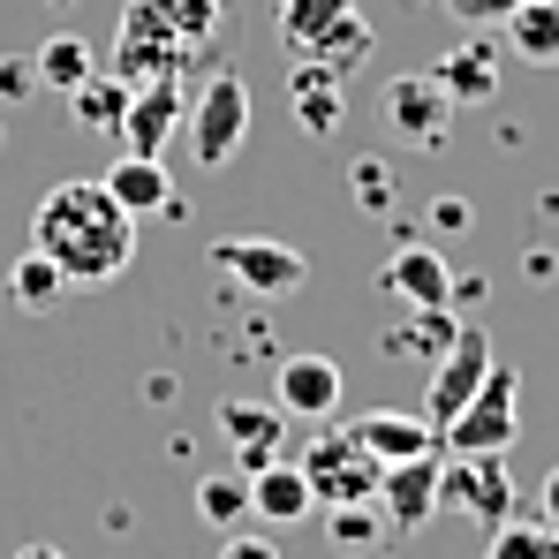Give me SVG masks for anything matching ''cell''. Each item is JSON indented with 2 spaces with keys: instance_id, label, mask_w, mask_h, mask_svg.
Wrapping results in <instances>:
<instances>
[{
  "instance_id": "1",
  "label": "cell",
  "mask_w": 559,
  "mask_h": 559,
  "mask_svg": "<svg viewBox=\"0 0 559 559\" xmlns=\"http://www.w3.org/2000/svg\"><path fill=\"white\" fill-rule=\"evenodd\" d=\"M31 250L53 258L69 287H106L136 265V219L106 182H53L31 212Z\"/></svg>"
},
{
  "instance_id": "2",
  "label": "cell",
  "mask_w": 559,
  "mask_h": 559,
  "mask_svg": "<svg viewBox=\"0 0 559 559\" xmlns=\"http://www.w3.org/2000/svg\"><path fill=\"white\" fill-rule=\"evenodd\" d=\"M219 23H227V0H129V8H121L114 76H121V84L182 76L189 53H212Z\"/></svg>"
},
{
  "instance_id": "3",
  "label": "cell",
  "mask_w": 559,
  "mask_h": 559,
  "mask_svg": "<svg viewBox=\"0 0 559 559\" xmlns=\"http://www.w3.org/2000/svg\"><path fill=\"white\" fill-rule=\"evenodd\" d=\"M280 46L295 61H325V69L348 76L356 61H371L378 31L364 23L356 0H280Z\"/></svg>"
},
{
  "instance_id": "4",
  "label": "cell",
  "mask_w": 559,
  "mask_h": 559,
  "mask_svg": "<svg viewBox=\"0 0 559 559\" xmlns=\"http://www.w3.org/2000/svg\"><path fill=\"white\" fill-rule=\"evenodd\" d=\"M522 431V371L514 364H491L484 385L468 393V408L439 431V454H507Z\"/></svg>"
},
{
  "instance_id": "5",
  "label": "cell",
  "mask_w": 559,
  "mask_h": 559,
  "mask_svg": "<svg viewBox=\"0 0 559 559\" xmlns=\"http://www.w3.org/2000/svg\"><path fill=\"white\" fill-rule=\"evenodd\" d=\"M189 152H197V167H227L235 152H242V136H250V84L235 76V69H212L204 76V92L189 98Z\"/></svg>"
},
{
  "instance_id": "6",
  "label": "cell",
  "mask_w": 559,
  "mask_h": 559,
  "mask_svg": "<svg viewBox=\"0 0 559 559\" xmlns=\"http://www.w3.org/2000/svg\"><path fill=\"white\" fill-rule=\"evenodd\" d=\"M439 514H462V522L499 530L514 514L507 454H439Z\"/></svg>"
},
{
  "instance_id": "7",
  "label": "cell",
  "mask_w": 559,
  "mask_h": 559,
  "mask_svg": "<svg viewBox=\"0 0 559 559\" xmlns=\"http://www.w3.org/2000/svg\"><path fill=\"white\" fill-rule=\"evenodd\" d=\"M295 468L310 476V499H318V507H364V499H378V476H385L348 431H318Z\"/></svg>"
},
{
  "instance_id": "8",
  "label": "cell",
  "mask_w": 559,
  "mask_h": 559,
  "mask_svg": "<svg viewBox=\"0 0 559 559\" xmlns=\"http://www.w3.org/2000/svg\"><path fill=\"white\" fill-rule=\"evenodd\" d=\"M212 265L235 280V287H250V295H295L310 280V258L295 242H273V235H219L212 242Z\"/></svg>"
},
{
  "instance_id": "9",
  "label": "cell",
  "mask_w": 559,
  "mask_h": 559,
  "mask_svg": "<svg viewBox=\"0 0 559 559\" xmlns=\"http://www.w3.org/2000/svg\"><path fill=\"white\" fill-rule=\"evenodd\" d=\"M491 364H499V356H491V341H484L476 325H462V333H454V348H447L439 364H424V424H431V431H447V424L468 408V393L484 385Z\"/></svg>"
},
{
  "instance_id": "10",
  "label": "cell",
  "mask_w": 559,
  "mask_h": 559,
  "mask_svg": "<svg viewBox=\"0 0 559 559\" xmlns=\"http://www.w3.org/2000/svg\"><path fill=\"white\" fill-rule=\"evenodd\" d=\"M385 129L408 144V152H439L447 129H454V98L431 84V69H408L385 84Z\"/></svg>"
},
{
  "instance_id": "11",
  "label": "cell",
  "mask_w": 559,
  "mask_h": 559,
  "mask_svg": "<svg viewBox=\"0 0 559 559\" xmlns=\"http://www.w3.org/2000/svg\"><path fill=\"white\" fill-rule=\"evenodd\" d=\"M189 98H182V76H159V84H129V114H121V144L136 159H159L167 136L182 129Z\"/></svg>"
},
{
  "instance_id": "12",
  "label": "cell",
  "mask_w": 559,
  "mask_h": 559,
  "mask_svg": "<svg viewBox=\"0 0 559 559\" xmlns=\"http://www.w3.org/2000/svg\"><path fill=\"white\" fill-rule=\"evenodd\" d=\"M378 287H385L401 310H447V302H454V265H447L439 250H424V242H401V250L385 258Z\"/></svg>"
},
{
  "instance_id": "13",
  "label": "cell",
  "mask_w": 559,
  "mask_h": 559,
  "mask_svg": "<svg viewBox=\"0 0 559 559\" xmlns=\"http://www.w3.org/2000/svg\"><path fill=\"white\" fill-rule=\"evenodd\" d=\"M378 514H385V530H424L431 514H439V454H416V462H393L378 476Z\"/></svg>"
},
{
  "instance_id": "14",
  "label": "cell",
  "mask_w": 559,
  "mask_h": 559,
  "mask_svg": "<svg viewBox=\"0 0 559 559\" xmlns=\"http://www.w3.org/2000/svg\"><path fill=\"white\" fill-rule=\"evenodd\" d=\"M98 182L114 189V204L129 212V219H182V197H175V175L159 167V159H136V152H121Z\"/></svg>"
},
{
  "instance_id": "15",
  "label": "cell",
  "mask_w": 559,
  "mask_h": 559,
  "mask_svg": "<svg viewBox=\"0 0 559 559\" xmlns=\"http://www.w3.org/2000/svg\"><path fill=\"white\" fill-rule=\"evenodd\" d=\"M348 439H356L378 468L416 462V454H439V431H431L424 416H408V408H371V416H356V424H348Z\"/></svg>"
},
{
  "instance_id": "16",
  "label": "cell",
  "mask_w": 559,
  "mask_h": 559,
  "mask_svg": "<svg viewBox=\"0 0 559 559\" xmlns=\"http://www.w3.org/2000/svg\"><path fill=\"white\" fill-rule=\"evenodd\" d=\"M219 431H227V447H235L242 476L265 468V462H280V447H287V416H280V401H273V408H265V401H219Z\"/></svg>"
},
{
  "instance_id": "17",
  "label": "cell",
  "mask_w": 559,
  "mask_h": 559,
  "mask_svg": "<svg viewBox=\"0 0 559 559\" xmlns=\"http://www.w3.org/2000/svg\"><path fill=\"white\" fill-rule=\"evenodd\" d=\"M333 408H341V364L333 356H287L280 364V416L325 424Z\"/></svg>"
},
{
  "instance_id": "18",
  "label": "cell",
  "mask_w": 559,
  "mask_h": 559,
  "mask_svg": "<svg viewBox=\"0 0 559 559\" xmlns=\"http://www.w3.org/2000/svg\"><path fill=\"white\" fill-rule=\"evenodd\" d=\"M348 76L341 69H325V61H295V76H287V106H295V121L310 129V136H333L341 129V114H348V92H341Z\"/></svg>"
},
{
  "instance_id": "19",
  "label": "cell",
  "mask_w": 559,
  "mask_h": 559,
  "mask_svg": "<svg viewBox=\"0 0 559 559\" xmlns=\"http://www.w3.org/2000/svg\"><path fill=\"white\" fill-rule=\"evenodd\" d=\"M250 514H258V522H273V530H287V522H310V514H318V499H310V476H302L295 462L250 468Z\"/></svg>"
},
{
  "instance_id": "20",
  "label": "cell",
  "mask_w": 559,
  "mask_h": 559,
  "mask_svg": "<svg viewBox=\"0 0 559 559\" xmlns=\"http://www.w3.org/2000/svg\"><path fill=\"white\" fill-rule=\"evenodd\" d=\"M431 84L454 98V106H484V98L499 92V61H491V38H476V31H468L454 53H439V61H431Z\"/></svg>"
},
{
  "instance_id": "21",
  "label": "cell",
  "mask_w": 559,
  "mask_h": 559,
  "mask_svg": "<svg viewBox=\"0 0 559 559\" xmlns=\"http://www.w3.org/2000/svg\"><path fill=\"white\" fill-rule=\"evenodd\" d=\"M507 46L530 61V69H559V0H522L507 15Z\"/></svg>"
},
{
  "instance_id": "22",
  "label": "cell",
  "mask_w": 559,
  "mask_h": 559,
  "mask_svg": "<svg viewBox=\"0 0 559 559\" xmlns=\"http://www.w3.org/2000/svg\"><path fill=\"white\" fill-rule=\"evenodd\" d=\"M31 69H38V84H53V92L69 98L84 76H98V53L76 38V31H61V38H46V46L31 53Z\"/></svg>"
},
{
  "instance_id": "23",
  "label": "cell",
  "mask_w": 559,
  "mask_h": 559,
  "mask_svg": "<svg viewBox=\"0 0 559 559\" xmlns=\"http://www.w3.org/2000/svg\"><path fill=\"white\" fill-rule=\"evenodd\" d=\"M61 295H69V280H61V265H53V258L23 250V258L8 265V302H15V310H53Z\"/></svg>"
},
{
  "instance_id": "24",
  "label": "cell",
  "mask_w": 559,
  "mask_h": 559,
  "mask_svg": "<svg viewBox=\"0 0 559 559\" xmlns=\"http://www.w3.org/2000/svg\"><path fill=\"white\" fill-rule=\"evenodd\" d=\"M484 559H559V530L545 522V514H507L499 530H491V545H484Z\"/></svg>"
},
{
  "instance_id": "25",
  "label": "cell",
  "mask_w": 559,
  "mask_h": 559,
  "mask_svg": "<svg viewBox=\"0 0 559 559\" xmlns=\"http://www.w3.org/2000/svg\"><path fill=\"white\" fill-rule=\"evenodd\" d=\"M454 333H462L454 310H408V325H401L385 348H393V356H424V364H439V356L454 348Z\"/></svg>"
},
{
  "instance_id": "26",
  "label": "cell",
  "mask_w": 559,
  "mask_h": 559,
  "mask_svg": "<svg viewBox=\"0 0 559 559\" xmlns=\"http://www.w3.org/2000/svg\"><path fill=\"white\" fill-rule=\"evenodd\" d=\"M197 522H212L219 537L250 522V476H204L197 484Z\"/></svg>"
},
{
  "instance_id": "27",
  "label": "cell",
  "mask_w": 559,
  "mask_h": 559,
  "mask_svg": "<svg viewBox=\"0 0 559 559\" xmlns=\"http://www.w3.org/2000/svg\"><path fill=\"white\" fill-rule=\"evenodd\" d=\"M69 114H76L84 129H121V114H129V84L98 69V76H84V84L69 92Z\"/></svg>"
},
{
  "instance_id": "28",
  "label": "cell",
  "mask_w": 559,
  "mask_h": 559,
  "mask_svg": "<svg viewBox=\"0 0 559 559\" xmlns=\"http://www.w3.org/2000/svg\"><path fill=\"white\" fill-rule=\"evenodd\" d=\"M325 514V537L341 545V552H371L378 537H385V514H378V499H364V507H318Z\"/></svg>"
},
{
  "instance_id": "29",
  "label": "cell",
  "mask_w": 559,
  "mask_h": 559,
  "mask_svg": "<svg viewBox=\"0 0 559 559\" xmlns=\"http://www.w3.org/2000/svg\"><path fill=\"white\" fill-rule=\"evenodd\" d=\"M348 189L364 197V212H385V204H393V175H385L378 159H356V175H348Z\"/></svg>"
},
{
  "instance_id": "30",
  "label": "cell",
  "mask_w": 559,
  "mask_h": 559,
  "mask_svg": "<svg viewBox=\"0 0 559 559\" xmlns=\"http://www.w3.org/2000/svg\"><path fill=\"white\" fill-rule=\"evenodd\" d=\"M522 0H447V15L454 23H468V31H491V23H507Z\"/></svg>"
},
{
  "instance_id": "31",
  "label": "cell",
  "mask_w": 559,
  "mask_h": 559,
  "mask_svg": "<svg viewBox=\"0 0 559 559\" xmlns=\"http://www.w3.org/2000/svg\"><path fill=\"white\" fill-rule=\"evenodd\" d=\"M219 559H280V545H273V537H250V530H227Z\"/></svg>"
},
{
  "instance_id": "32",
  "label": "cell",
  "mask_w": 559,
  "mask_h": 559,
  "mask_svg": "<svg viewBox=\"0 0 559 559\" xmlns=\"http://www.w3.org/2000/svg\"><path fill=\"white\" fill-rule=\"evenodd\" d=\"M38 92V69L31 61H0V98H31Z\"/></svg>"
},
{
  "instance_id": "33",
  "label": "cell",
  "mask_w": 559,
  "mask_h": 559,
  "mask_svg": "<svg viewBox=\"0 0 559 559\" xmlns=\"http://www.w3.org/2000/svg\"><path fill=\"white\" fill-rule=\"evenodd\" d=\"M431 227H447V235L468 227V204H462V197H439V204H431Z\"/></svg>"
},
{
  "instance_id": "34",
  "label": "cell",
  "mask_w": 559,
  "mask_h": 559,
  "mask_svg": "<svg viewBox=\"0 0 559 559\" xmlns=\"http://www.w3.org/2000/svg\"><path fill=\"white\" fill-rule=\"evenodd\" d=\"M537 514H545V522H552V530H559V468H552V476H545V491H537Z\"/></svg>"
},
{
  "instance_id": "35",
  "label": "cell",
  "mask_w": 559,
  "mask_h": 559,
  "mask_svg": "<svg viewBox=\"0 0 559 559\" xmlns=\"http://www.w3.org/2000/svg\"><path fill=\"white\" fill-rule=\"evenodd\" d=\"M15 559H69V552H61V545H23Z\"/></svg>"
}]
</instances>
